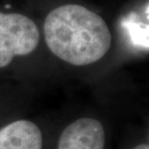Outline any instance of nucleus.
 Instances as JSON below:
<instances>
[{
    "label": "nucleus",
    "mask_w": 149,
    "mask_h": 149,
    "mask_svg": "<svg viewBox=\"0 0 149 149\" xmlns=\"http://www.w3.org/2000/svg\"><path fill=\"white\" fill-rule=\"evenodd\" d=\"M45 40L55 56L74 66L99 61L111 46V34L99 15L80 5L55 8L44 23Z\"/></svg>",
    "instance_id": "nucleus-1"
},
{
    "label": "nucleus",
    "mask_w": 149,
    "mask_h": 149,
    "mask_svg": "<svg viewBox=\"0 0 149 149\" xmlns=\"http://www.w3.org/2000/svg\"><path fill=\"white\" fill-rule=\"evenodd\" d=\"M40 33L32 19L22 14L0 12V68L16 56L30 54L37 49Z\"/></svg>",
    "instance_id": "nucleus-2"
},
{
    "label": "nucleus",
    "mask_w": 149,
    "mask_h": 149,
    "mask_svg": "<svg viewBox=\"0 0 149 149\" xmlns=\"http://www.w3.org/2000/svg\"><path fill=\"white\" fill-rule=\"evenodd\" d=\"M103 124L91 117L77 119L63 130L56 149H105Z\"/></svg>",
    "instance_id": "nucleus-3"
},
{
    "label": "nucleus",
    "mask_w": 149,
    "mask_h": 149,
    "mask_svg": "<svg viewBox=\"0 0 149 149\" xmlns=\"http://www.w3.org/2000/svg\"><path fill=\"white\" fill-rule=\"evenodd\" d=\"M0 149H43V134L34 122L14 121L0 128Z\"/></svg>",
    "instance_id": "nucleus-4"
},
{
    "label": "nucleus",
    "mask_w": 149,
    "mask_h": 149,
    "mask_svg": "<svg viewBox=\"0 0 149 149\" xmlns=\"http://www.w3.org/2000/svg\"><path fill=\"white\" fill-rule=\"evenodd\" d=\"M124 24L127 26L134 42L143 47H148V25L144 26L141 22H136V20L130 19H128Z\"/></svg>",
    "instance_id": "nucleus-5"
},
{
    "label": "nucleus",
    "mask_w": 149,
    "mask_h": 149,
    "mask_svg": "<svg viewBox=\"0 0 149 149\" xmlns=\"http://www.w3.org/2000/svg\"><path fill=\"white\" fill-rule=\"evenodd\" d=\"M132 149H149V145L148 143H141V144L136 145L135 147H133Z\"/></svg>",
    "instance_id": "nucleus-6"
}]
</instances>
